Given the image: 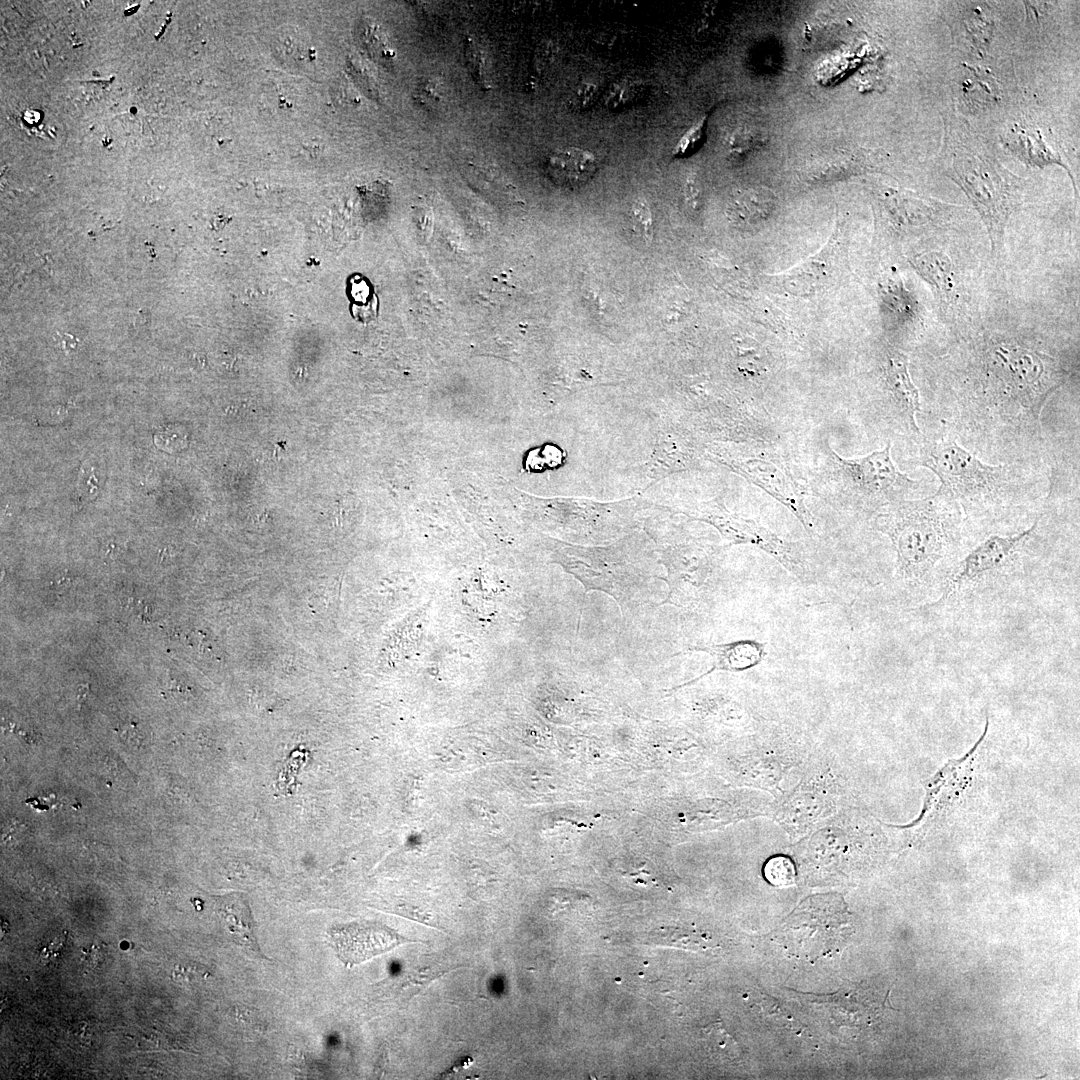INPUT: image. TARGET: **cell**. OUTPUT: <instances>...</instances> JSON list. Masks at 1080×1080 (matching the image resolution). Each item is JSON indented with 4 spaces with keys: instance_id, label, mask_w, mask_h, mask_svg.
Instances as JSON below:
<instances>
[{
    "instance_id": "obj_28",
    "label": "cell",
    "mask_w": 1080,
    "mask_h": 1080,
    "mask_svg": "<svg viewBox=\"0 0 1080 1080\" xmlns=\"http://www.w3.org/2000/svg\"><path fill=\"white\" fill-rule=\"evenodd\" d=\"M684 199L691 211H698L701 205V187L697 175L691 173L684 183Z\"/></svg>"
},
{
    "instance_id": "obj_17",
    "label": "cell",
    "mask_w": 1080,
    "mask_h": 1080,
    "mask_svg": "<svg viewBox=\"0 0 1080 1080\" xmlns=\"http://www.w3.org/2000/svg\"><path fill=\"white\" fill-rule=\"evenodd\" d=\"M916 274L930 286L941 308L957 301L958 283L952 259L942 251H925L909 258Z\"/></svg>"
},
{
    "instance_id": "obj_18",
    "label": "cell",
    "mask_w": 1080,
    "mask_h": 1080,
    "mask_svg": "<svg viewBox=\"0 0 1080 1080\" xmlns=\"http://www.w3.org/2000/svg\"><path fill=\"white\" fill-rule=\"evenodd\" d=\"M692 651L705 652L714 659L715 670L742 672L758 666L766 655L765 644L753 639H742L728 643L693 646Z\"/></svg>"
},
{
    "instance_id": "obj_27",
    "label": "cell",
    "mask_w": 1080,
    "mask_h": 1080,
    "mask_svg": "<svg viewBox=\"0 0 1080 1080\" xmlns=\"http://www.w3.org/2000/svg\"><path fill=\"white\" fill-rule=\"evenodd\" d=\"M632 227L649 244L653 238V219L649 204L643 198H637L630 211Z\"/></svg>"
},
{
    "instance_id": "obj_20",
    "label": "cell",
    "mask_w": 1080,
    "mask_h": 1080,
    "mask_svg": "<svg viewBox=\"0 0 1080 1080\" xmlns=\"http://www.w3.org/2000/svg\"><path fill=\"white\" fill-rule=\"evenodd\" d=\"M776 205L773 192L763 187L741 190L731 197L726 214L740 228H754L766 221Z\"/></svg>"
},
{
    "instance_id": "obj_2",
    "label": "cell",
    "mask_w": 1080,
    "mask_h": 1080,
    "mask_svg": "<svg viewBox=\"0 0 1080 1080\" xmlns=\"http://www.w3.org/2000/svg\"><path fill=\"white\" fill-rule=\"evenodd\" d=\"M965 515L950 497L938 492L896 502L874 515L876 531L895 551V580L908 595L939 589L959 558Z\"/></svg>"
},
{
    "instance_id": "obj_21",
    "label": "cell",
    "mask_w": 1080,
    "mask_h": 1080,
    "mask_svg": "<svg viewBox=\"0 0 1080 1080\" xmlns=\"http://www.w3.org/2000/svg\"><path fill=\"white\" fill-rule=\"evenodd\" d=\"M218 912L235 942L249 952L262 956L246 900L239 894L230 895L220 902Z\"/></svg>"
},
{
    "instance_id": "obj_13",
    "label": "cell",
    "mask_w": 1080,
    "mask_h": 1080,
    "mask_svg": "<svg viewBox=\"0 0 1080 1080\" xmlns=\"http://www.w3.org/2000/svg\"><path fill=\"white\" fill-rule=\"evenodd\" d=\"M717 550L711 546L680 548L668 572L670 599L684 607L705 604L716 589Z\"/></svg>"
},
{
    "instance_id": "obj_6",
    "label": "cell",
    "mask_w": 1080,
    "mask_h": 1080,
    "mask_svg": "<svg viewBox=\"0 0 1080 1080\" xmlns=\"http://www.w3.org/2000/svg\"><path fill=\"white\" fill-rule=\"evenodd\" d=\"M1039 519L1026 529L1009 534H990L958 558L940 587L941 595L921 608L932 611L971 597L1007 576L1032 542Z\"/></svg>"
},
{
    "instance_id": "obj_5",
    "label": "cell",
    "mask_w": 1080,
    "mask_h": 1080,
    "mask_svg": "<svg viewBox=\"0 0 1080 1080\" xmlns=\"http://www.w3.org/2000/svg\"><path fill=\"white\" fill-rule=\"evenodd\" d=\"M815 486L825 500L874 516L896 502L909 499L920 483L896 467L891 443L887 442L883 449L851 459L830 449Z\"/></svg>"
},
{
    "instance_id": "obj_7",
    "label": "cell",
    "mask_w": 1080,
    "mask_h": 1080,
    "mask_svg": "<svg viewBox=\"0 0 1080 1080\" xmlns=\"http://www.w3.org/2000/svg\"><path fill=\"white\" fill-rule=\"evenodd\" d=\"M850 919L840 895H814L802 901L787 917L779 929L778 940L788 954L814 962L845 945L852 931Z\"/></svg>"
},
{
    "instance_id": "obj_29",
    "label": "cell",
    "mask_w": 1080,
    "mask_h": 1080,
    "mask_svg": "<svg viewBox=\"0 0 1080 1080\" xmlns=\"http://www.w3.org/2000/svg\"><path fill=\"white\" fill-rule=\"evenodd\" d=\"M468 47L469 49L467 51V54L469 62L471 63L470 66L472 68V74L474 75V77L477 78L478 82H484V78L482 76L483 64L481 53L476 51V48L472 43H470Z\"/></svg>"
},
{
    "instance_id": "obj_11",
    "label": "cell",
    "mask_w": 1080,
    "mask_h": 1080,
    "mask_svg": "<svg viewBox=\"0 0 1080 1080\" xmlns=\"http://www.w3.org/2000/svg\"><path fill=\"white\" fill-rule=\"evenodd\" d=\"M883 400L874 414L878 423L889 432L915 440L925 437L917 423L922 412L919 389L914 384L907 355L896 349L885 351L881 362Z\"/></svg>"
},
{
    "instance_id": "obj_3",
    "label": "cell",
    "mask_w": 1080,
    "mask_h": 1080,
    "mask_svg": "<svg viewBox=\"0 0 1080 1080\" xmlns=\"http://www.w3.org/2000/svg\"><path fill=\"white\" fill-rule=\"evenodd\" d=\"M943 119L937 163L965 193L986 228L992 254H998L1008 222L1023 202V181L1001 163L964 116L950 110Z\"/></svg>"
},
{
    "instance_id": "obj_32",
    "label": "cell",
    "mask_w": 1080,
    "mask_h": 1080,
    "mask_svg": "<svg viewBox=\"0 0 1080 1080\" xmlns=\"http://www.w3.org/2000/svg\"><path fill=\"white\" fill-rule=\"evenodd\" d=\"M38 255H39V260L43 264L44 268L47 271H49L50 273H52V271H53V259H52L51 255L49 254V252H40Z\"/></svg>"
},
{
    "instance_id": "obj_10",
    "label": "cell",
    "mask_w": 1080,
    "mask_h": 1080,
    "mask_svg": "<svg viewBox=\"0 0 1080 1080\" xmlns=\"http://www.w3.org/2000/svg\"><path fill=\"white\" fill-rule=\"evenodd\" d=\"M700 519L716 527L729 542L750 544L762 550L801 583L814 582V570L800 543L787 540L754 520L733 515L715 502L701 510Z\"/></svg>"
},
{
    "instance_id": "obj_33",
    "label": "cell",
    "mask_w": 1080,
    "mask_h": 1080,
    "mask_svg": "<svg viewBox=\"0 0 1080 1080\" xmlns=\"http://www.w3.org/2000/svg\"><path fill=\"white\" fill-rule=\"evenodd\" d=\"M89 688L90 687H89L88 684H82V685L78 686L76 696H77V701L79 702V704H81V703H83L85 701V699H86V697H87V695L89 693Z\"/></svg>"
},
{
    "instance_id": "obj_12",
    "label": "cell",
    "mask_w": 1080,
    "mask_h": 1080,
    "mask_svg": "<svg viewBox=\"0 0 1080 1080\" xmlns=\"http://www.w3.org/2000/svg\"><path fill=\"white\" fill-rule=\"evenodd\" d=\"M838 782L830 767H813L778 806L776 818L794 836L811 830L836 809Z\"/></svg>"
},
{
    "instance_id": "obj_25",
    "label": "cell",
    "mask_w": 1080,
    "mask_h": 1080,
    "mask_svg": "<svg viewBox=\"0 0 1080 1080\" xmlns=\"http://www.w3.org/2000/svg\"><path fill=\"white\" fill-rule=\"evenodd\" d=\"M764 877L777 887H788L796 881V869L793 861L784 855H776L768 859L764 865Z\"/></svg>"
},
{
    "instance_id": "obj_15",
    "label": "cell",
    "mask_w": 1080,
    "mask_h": 1080,
    "mask_svg": "<svg viewBox=\"0 0 1080 1080\" xmlns=\"http://www.w3.org/2000/svg\"><path fill=\"white\" fill-rule=\"evenodd\" d=\"M328 934L337 956L347 966L359 964L396 946L412 942L387 926L374 922L334 926Z\"/></svg>"
},
{
    "instance_id": "obj_8",
    "label": "cell",
    "mask_w": 1080,
    "mask_h": 1080,
    "mask_svg": "<svg viewBox=\"0 0 1080 1080\" xmlns=\"http://www.w3.org/2000/svg\"><path fill=\"white\" fill-rule=\"evenodd\" d=\"M711 453L786 507L809 534L816 532L815 518L806 504V491L778 455L755 442L716 447Z\"/></svg>"
},
{
    "instance_id": "obj_16",
    "label": "cell",
    "mask_w": 1080,
    "mask_h": 1080,
    "mask_svg": "<svg viewBox=\"0 0 1080 1080\" xmlns=\"http://www.w3.org/2000/svg\"><path fill=\"white\" fill-rule=\"evenodd\" d=\"M1003 144L1028 166L1040 168L1052 164L1062 166L1076 190L1075 179L1068 165L1063 161L1059 151L1052 147L1037 127L1027 123H1014L1005 133Z\"/></svg>"
},
{
    "instance_id": "obj_31",
    "label": "cell",
    "mask_w": 1080,
    "mask_h": 1080,
    "mask_svg": "<svg viewBox=\"0 0 1080 1080\" xmlns=\"http://www.w3.org/2000/svg\"><path fill=\"white\" fill-rule=\"evenodd\" d=\"M149 323H150V314H149V312L145 311L144 309H141L139 311L138 315L136 316V319H135L136 326H138V327H146V326L149 325Z\"/></svg>"
},
{
    "instance_id": "obj_4",
    "label": "cell",
    "mask_w": 1080,
    "mask_h": 1080,
    "mask_svg": "<svg viewBox=\"0 0 1080 1080\" xmlns=\"http://www.w3.org/2000/svg\"><path fill=\"white\" fill-rule=\"evenodd\" d=\"M918 445L916 464L938 477L937 491L958 503L966 518L997 517L1032 492L1019 462L986 463L946 433Z\"/></svg>"
},
{
    "instance_id": "obj_19",
    "label": "cell",
    "mask_w": 1080,
    "mask_h": 1080,
    "mask_svg": "<svg viewBox=\"0 0 1080 1080\" xmlns=\"http://www.w3.org/2000/svg\"><path fill=\"white\" fill-rule=\"evenodd\" d=\"M546 169L556 183L575 187L584 184L594 175L597 160L588 150L569 147L552 153L547 159Z\"/></svg>"
},
{
    "instance_id": "obj_30",
    "label": "cell",
    "mask_w": 1080,
    "mask_h": 1080,
    "mask_svg": "<svg viewBox=\"0 0 1080 1080\" xmlns=\"http://www.w3.org/2000/svg\"><path fill=\"white\" fill-rule=\"evenodd\" d=\"M63 942H64V937L63 936H59L58 938H56L50 944L49 947H46V948L43 949L42 954H41V958L43 960L50 961V960H53L55 957H58L59 953H60V950L62 948Z\"/></svg>"
},
{
    "instance_id": "obj_24",
    "label": "cell",
    "mask_w": 1080,
    "mask_h": 1080,
    "mask_svg": "<svg viewBox=\"0 0 1080 1080\" xmlns=\"http://www.w3.org/2000/svg\"><path fill=\"white\" fill-rule=\"evenodd\" d=\"M648 939L654 945L684 949H705L708 941L703 934L696 931L674 927L656 928L650 932Z\"/></svg>"
},
{
    "instance_id": "obj_22",
    "label": "cell",
    "mask_w": 1080,
    "mask_h": 1080,
    "mask_svg": "<svg viewBox=\"0 0 1080 1080\" xmlns=\"http://www.w3.org/2000/svg\"><path fill=\"white\" fill-rule=\"evenodd\" d=\"M828 244L819 252L809 256L803 262L775 276L785 291L795 295H807L814 292L826 270Z\"/></svg>"
},
{
    "instance_id": "obj_26",
    "label": "cell",
    "mask_w": 1080,
    "mask_h": 1080,
    "mask_svg": "<svg viewBox=\"0 0 1080 1080\" xmlns=\"http://www.w3.org/2000/svg\"><path fill=\"white\" fill-rule=\"evenodd\" d=\"M360 35L364 48L373 58L380 61L392 59L393 51L389 48L384 35H382L378 27L365 24Z\"/></svg>"
},
{
    "instance_id": "obj_1",
    "label": "cell",
    "mask_w": 1080,
    "mask_h": 1080,
    "mask_svg": "<svg viewBox=\"0 0 1080 1080\" xmlns=\"http://www.w3.org/2000/svg\"><path fill=\"white\" fill-rule=\"evenodd\" d=\"M1074 371L1069 359L1027 338L984 337L933 414L973 454L1020 462L1043 441L1042 410Z\"/></svg>"
},
{
    "instance_id": "obj_9",
    "label": "cell",
    "mask_w": 1080,
    "mask_h": 1080,
    "mask_svg": "<svg viewBox=\"0 0 1080 1080\" xmlns=\"http://www.w3.org/2000/svg\"><path fill=\"white\" fill-rule=\"evenodd\" d=\"M747 754L740 758L743 783L769 792L782 791V784L805 759L801 737L785 726L767 723L752 733Z\"/></svg>"
},
{
    "instance_id": "obj_14",
    "label": "cell",
    "mask_w": 1080,
    "mask_h": 1080,
    "mask_svg": "<svg viewBox=\"0 0 1080 1080\" xmlns=\"http://www.w3.org/2000/svg\"><path fill=\"white\" fill-rule=\"evenodd\" d=\"M879 203L883 217L901 234H924L947 226L961 208L901 189L884 190Z\"/></svg>"
},
{
    "instance_id": "obj_23",
    "label": "cell",
    "mask_w": 1080,
    "mask_h": 1080,
    "mask_svg": "<svg viewBox=\"0 0 1080 1080\" xmlns=\"http://www.w3.org/2000/svg\"><path fill=\"white\" fill-rule=\"evenodd\" d=\"M883 301L903 323H914L920 317V304L915 295L902 282H891L884 291Z\"/></svg>"
}]
</instances>
